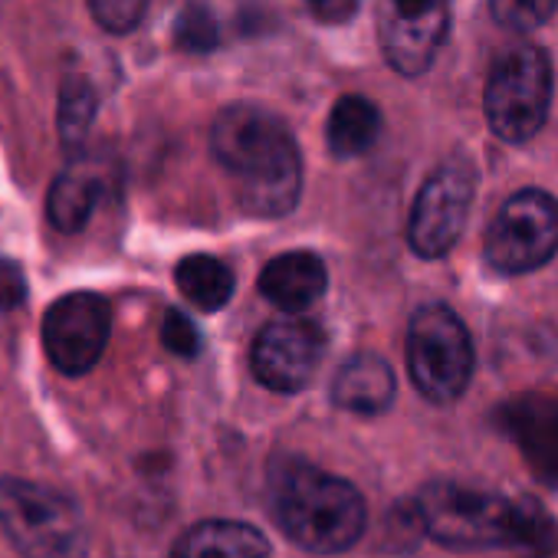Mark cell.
<instances>
[{
    "label": "cell",
    "instance_id": "obj_14",
    "mask_svg": "<svg viewBox=\"0 0 558 558\" xmlns=\"http://www.w3.org/2000/svg\"><path fill=\"white\" fill-rule=\"evenodd\" d=\"M395 372L381 355H352L332 381V401L352 414H381L395 401Z\"/></svg>",
    "mask_w": 558,
    "mask_h": 558
},
{
    "label": "cell",
    "instance_id": "obj_11",
    "mask_svg": "<svg viewBox=\"0 0 558 558\" xmlns=\"http://www.w3.org/2000/svg\"><path fill=\"white\" fill-rule=\"evenodd\" d=\"M499 430L515 444L529 470L558 483V398L555 395H519L496 411Z\"/></svg>",
    "mask_w": 558,
    "mask_h": 558
},
{
    "label": "cell",
    "instance_id": "obj_5",
    "mask_svg": "<svg viewBox=\"0 0 558 558\" xmlns=\"http://www.w3.org/2000/svg\"><path fill=\"white\" fill-rule=\"evenodd\" d=\"M551 106V60L545 50L522 44L506 50L486 80V122L496 138L522 145L538 135Z\"/></svg>",
    "mask_w": 558,
    "mask_h": 558
},
{
    "label": "cell",
    "instance_id": "obj_4",
    "mask_svg": "<svg viewBox=\"0 0 558 558\" xmlns=\"http://www.w3.org/2000/svg\"><path fill=\"white\" fill-rule=\"evenodd\" d=\"M0 532L21 558H86V525L76 502L47 483L0 476Z\"/></svg>",
    "mask_w": 558,
    "mask_h": 558
},
{
    "label": "cell",
    "instance_id": "obj_2",
    "mask_svg": "<svg viewBox=\"0 0 558 558\" xmlns=\"http://www.w3.org/2000/svg\"><path fill=\"white\" fill-rule=\"evenodd\" d=\"M210 151L236 181V201L253 217H283L296 207L303 161L290 129L259 106H227L210 125Z\"/></svg>",
    "mask_w": 558,
    "mask_h": 558
},
{
    "label": "cell",
    "instance_id": "obj_24",
    "mask_svg": "<svg viewBox=\"0 0 558 558\" xmlns=\"http://www.w3.org/2000/svg\"><path fill=\"white\" fill-rule=\"evenodd\" d=\"M27 296V279L24 269L14 259L0 256V313H11L24 303Z\"/></svg>",
    "mask_w": 558,
    "mask_h": 558
},
{
    "label": "cell",
    "instance_id": "obj_6",
    "mask_svg": "<svg viewBox=\"0 0 558 558\" xmlns=\"http://www.w3.org/2000/svg\"><path fill=\"white\" fill-rule=\"evenodd\" d=\"M408 372L414 388L430 404H453L473 378V342L463 319L444 306L427 303L408 326Z\"/></svg>",
    "mask_w": 558,
    "mask_h": 558
},
{
    "label": "cell",
    "instance_id": "obj_18",
    "mask_svg": "<svg viewBox=\"0 0 558 558\" xmlns=\"http://www.w3.org/2000/svg\"><path fill=\"white\" fill-rule=\"evenodd\" d=\"M174 283L178 290L184 293V300L201 310V313H217L230 303L233 296V269L210 256V253H194V256H184L174 269Z\"/></svg>",
    "mask_w": 558,
    "mask_h": 558
},
{
    "label": "cell",
    "instance_id": "obj_12",
    "mask_svg": "<svg viewBox=\"0 0 558 558\" xmlns=\"http://www.w3.org/2000/svg\"><path fill=\"white\" fill-rule=\"evenodd\" d=\"M326 263L313 250H290L272 256L259 272V293L283 313H303L326 293Z\"/></svg>",
    "mask_w": 558,
    "mask_h": 558
},
{
    "label": "cell",
    "instance_id": "obj_21",
    "mask_svg": "<svg viewBox=\"0 0 558 558\" xmlns=\"http://www.w3.org/2000/svg\"><path fill=\"white\" fill-rule=\"evenodd\" d=\"M174 44L187 53H207L217 47V24L214 14L201 4H191L181 11L174 24Z\"/></svg>",
    "mask_w": 558,
    "mask_h": 558
},
{
    "label": "cell",
    "instance_id": "obj_10",
    "mask_svg": "<svg viewBox=\"0 0 558 558\" xmlns=\"http://www.w3.org/2000/svg\"><path fill=\"white\" fill-rule=\"evenodd\" d=\"M326 336L310 319H279L269 323L250 352V368L259 385L279 395H293L313 381L323 362Z\"/></svg>",
    "mask_w": 558,
    "mask_h": 558
},
{
    "label": "cell",
    "instance_id": "obj_16",
    "mask_svg": "<svg viewBox=\"0 0 558 558\" xmlns=\"http://www.w3.org/2000/svg\"><path fill=\"white\" fill-rule=\"evenodd\" d=\"M106 191V178L93 168V165H70L50 187V197H47V214H50V223L63 233H80L99 197Z\"/></svg>",
    "mask_w": 558,
    "mask_h": 558
},
{
    "label": "cell",
    "instance_id": "obj_3",
    "mask_svg": "<svg viewBox=\"0 0 558 558\" xmlns=\"http://www.w3.org/2000/svg\"><path fill=\"white\" fill-rule=\"evenodd\" d=\"M269 512L300 548L316 555L352 548L368 525L365 499L349 480L293 457L269 470Z\"/></svg>",
    "mask_w": 558,
    "mask_h": 558
},
{
    "label": "cell",
    "instance_id": "obj_22",
    "mask_svg": "<svg viewBox=\"0 0 558 558\" xmlns=\"http://www.w3.org/2000/svg\"><path fill=\"white\" fill-rule=\"evenodd\" d=\"M148 0H89L96 24L109 34H129L142 24Z\"/></svg>",
    "mask_w": 558,
    "mask_h": 558
},
{
    "label": "cell",
    "instance_id": "obj_26",
    "mask_svg": "<svg viewBox=\"0 0 558 558\" xmlns=\"http://www.w3.org/2000/svg\"><path fill=\"white\" fill-rule=\"evenodd\" d=\"M385 11L398 17H430V14H447V0H388Z\"/></svg>",
    "mask_w": 558,
    "mask_h": 558
},
{
    "label": "cell",
    "instance_id": "obj_27",
    "mask_svg": "<svg viewBox=\"0 0 558 558\" xmlns=\"http://www.w3.org/2000/svg\"><path fill=\"white\" fill-rule=\"evenodd\" d=\"M548 558H558V555H548Z\"/></svg>",
    "mask_w": 558,
    "mask_h": 558
},
{
    "label": "cell",
    "instance_id": "obj_25",
    "mask_svg": "<svg viewBox=\"0 0 558 558\" xmlns=\"http://www.w3.org/2000/svg\"><path fill=\"white\" fill-rule=\"evenodd\" d=\"M306 8L313 11V17H319L326 24H342L355 14L359 0H306Z\"/></svg>",
    "mask_w": 558,
    "mask_h": 558
},
{
    "label": "cell",
    "instance_id": "obj_9",
    "mask_svg": "<svg viewBox=\"0 0 558 558\" xmlns=\"http://www.w3.org/2000/svg\"><path fill=\"white\" fill-rule=\"evenodd\" d=\"M109 303L96 293H66L47 310L44 345L57 372L76 378L86 375L106 352L109 342Z\"/></svg>",
    "mask_w": 558,
    "mask_h": 558
},
{
    "label": "cell",
    "instance_id": "obj_7",
    "mask_svg": "<svg viewBox=\"0 0 558 558\" xmlns=\"http://www.w3.org/2000/svg\"><path fill=\"white\" fill-rule=\"evenodd\" d=\"M558 253V197L538 187L512 194L493 217L483 256L502 276L542 269Z\"/></svg>",
    "mask_w": 558,
    "mask_h": 558
},
{
    "label": "cell",
    "instance_id": "obj_8",
    "mask_svg": "<svg viewBox=\"0 0 558 558\" xmlns=\"http://www.w3.org/2000/svg\"><path fill=\"white\" fill-rule=\"evenodd\" d=\"M473 194H476V171L470 161L453 158L444 161L417 191L414 207H411V220H408V243L417 256L424 259H437L447 256L463 227H466V214L473 207Z\"/></svg>",
    "mask_w": 558,
    "mask_h": 558
},
{
    "label": "cell",
    "instance_id": "obj_1",
    "mask_svg": "<svg viewBox=\"0 0 558 558\" xmlns=\"http://www.w3.org/2000/svg\"><path fill=\"white\" fill-rule=\"evenodd\" d=\"M414 515L421 532L447 548H525L532 558L558 555V525L529 496L506 499L453 480H434L417 493Z\"/></svg>",
    "mask_w": 558,
    "mask_h": 558
},
{
    "label": "cell",
    "instance_id": "obj_20",
    "mask_svg": "<svg viewBox=\"0 0 558 558\" xmlns=\"http://www.w3.org/2000/svg\"><path fill=\"white\" fill-rule=\"evenodd\" d=\"M555 11H558V0H489L493 21L515 34L542 27Z\"/></svg>",
    "mask_w": 558,
    "mask_h": 558
},
{
    "label": "cell",
    "instance_id": "obj_19",
    "mask_svg": "<svg viewBox=\"0 0 558 558\" xmlns=\"http://www.w3.org/2000/svg\"><path fill=\"white\" fill-rule=\"evenodd\" d=\"M96 109H99V96L93 89V83L86 76H66L60 86V109H57V129H60V142L73 151L83 148L93 122H96Z\"/></svg>",
    "mask_w": 558,
    "mask_h": 558
},
{
    "label": "cell",
    "instance_id": "obj_15",
    "mask_svg": "<svg viewBox=\"0 0 558 558\" xmlns=\"http://www.w3.org/2000/svg\"><path fill=\"white\" fill-rule=\"evenodd\" d=\"M269 542L250 522L236 519H207L191 525L168 558H266Z\"/></svg>",
    "mask_w": 558,
    "mask_h": 558
},
{
    "label": "cell",
    "instance_id": "obj_23",
    "mask_svg": "<svg viewBox=\"0 0 558 558\" xmlns=\"http://www.w3.org/2000/svg\"><path fill=\"white\" fill-rule=\"evenodd\" d=\"M161 342L168 352H174L181 359H191L201 352V332L181 310H168V316L161 323Z\"/></svg>",
    "mask_w": 558,
    "mask_h": 558
},
{
    "label": "cell",
    "instance_id": "obj_17",
    "mask_svg": "<svg viewBox=\"0 0 558 558\" xmlns=\"http://www.w3.org/2000/svg\"><path fill=\"white\" fill-rule=\"evenodd\" d=\"M381 132V112L365 96H342L326 122V142L336 158H359L365 155Z\"/></svg>",
    "mask_w": 558,
    "mask_h": 558
},
{
    "label": "cell",
    "instance_id": "obj_13",
    "mask_svg": "<svg viewBox=\"0 0 558 558\" xmlns=\"http://www.w3.org/2000/svg\"><path fill=\"white\" fill-rule=\"evenodd\" d=\"M447 24L450 17L447 14H430V17H398L391 11H381V50H385V60L401 73V76H421L444 37H447Z\"/></svg>",
    "mask_w": 558,
    "mask_h": 558
}]
</instances>
